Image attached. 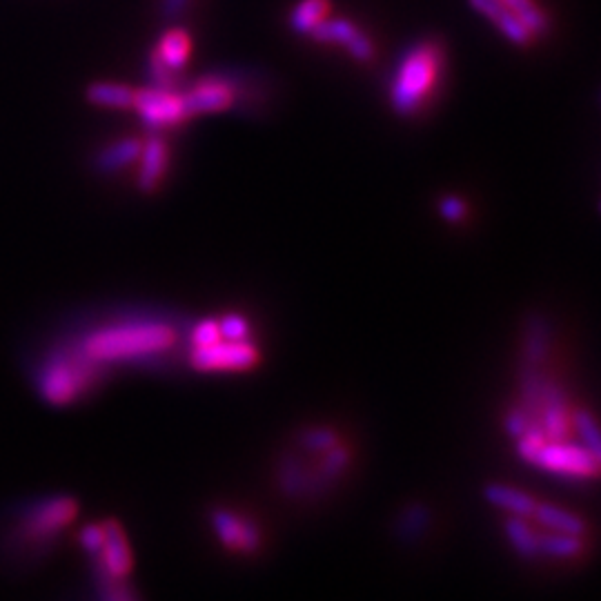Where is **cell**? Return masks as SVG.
I'll return each mask as SVG.
<instances>
[{
    "instance_id": "cell-5",
    "label": "cell",
    "mask_w": 601,
    "mask_h": 601,
    "mask_svg": "<svg viewBox=\"0 0 601 601\" xmlns=\"http://www.w3.org/2000/svg\"><path fill=\"white\" fill-rule=\"evenodd\" d=\"M134 110L141 116L145 127L152 132L176 127L190 118L185 94L179 90H163V87H145L134 94Z\"/></svg>"
},
{
    "instance_id": "cell-30",
    "label": "cell",
    "mask_w": 601,
    "mask_h": 601,
    "mask_svg": "<svg viewBox=\"0 0 601 601\" xmlns=\"http://www.w3.org/2000/svg\"><path fill=\"white\" fill-rule=\"evenodd\" d=\"M81 541L85 550H90L92 555H101L103 550V541H105V530L103 524H92L85 526V530L81 532Z\"/></svg>"
},
{
    "instance_id": "cell-17",
    "label": "cell",
    "mask_w": 601,
    "mask_h": 601,
    "mask_svg": "<svg viewBox=\"0 0 601 601\" xmlns=\"http://www.w3.org/2000/svg\"><path fill=\"white\" fill-rule=\"evenodd\" d=\"M154 52L172 72H181L192 56V38L185 29H167Z\"/></svg>"
},
{
    "instance_id": "cell-21",
    "label": "cell",
    "mask_w": 601,
    "mask_h": 601,
    "mask_svg": "<svg viewBox=\"0 0 601 601\" xmlns=\"http://www.w3.org/2000/svg\"><path fill=\"white\" fill-rule=\"evenodd\" d=\"M506 537L512 544V548H515L517 555L526 559L539 557V535L535 532V528L528 524L526 517L510 515L506 519Z\"/></svg>"
},
{
    "instance_id": "cell-10",
    "label": "cell",
    "mask_w": 601,
    "mask_h": 601,
    "mask_svg": "<svg viewBox=\"0 0 601 601\" xmlns=\"http://www.w3.org/2000/svg\"><path fill=\"white\" fill-rule=\"evenodd\" d=\"M212 528L221 544L236 553H254L261 548V532L250 519H243L232 510H216L212 515Z\"/></svg>"
},
{
    "instance_id": "cell-20",
    "label": "cell",
    "mask_w": 601,
    "mask_h": 601,
    "mask_svg": "<svg viewBox=\"0 0 601 601\" xmlns=\"http://www.w3.org/2000/svg\"><path fill=\"white\" fill-rule=\"evenodd\" d=\"M330 0H301L290 12V29L294 34L310 36L330 16Z\"/></svg>"
},
{
    "instance_id": "cell-31",
    "label": "cell",
    "mask_w": 601,
    "mask_h": 601,
    "mask_svg": "<svg viewBox=\"0 0 601 601\" xmlns=\"http://www.w3.org/2000/svg\"><path fill=\"white\" fill-rule=\"evenodd\" d=\"M530 428V419L524 410H512L506 417V430L512 437H521Z\"/></svg>"
},
{
    "instance_id": "cell-7",
    "label": "cell",
    "mask_w": 601,
    "mask_h": 601,
    "mask_svg": "<svg viewBox=\"0 0 601 601\" xmlns=\"http://www.w3.org/2000/svg\"><path fill=\"white\" fill-rule=\"evenodd\" d=\"M314 41L323 45H337L359 63H372L377 58V49H374L372 38L363 32V29L348 21V18H325V21L310 34Z\"/></svg>"
},
{
    "instance_id": "cell-32",
    "label": "cell",
    "mask_w": 601,
    "mask_h": 601,
    "mask_svg": "<svg viewBox=\"0 0 601 601\" xmlns=\"http://www.w3.org/2000/svg\"><path fill=\"white\" fill-rule=\"evenodd\" d=\"M187 5H190V0H163L161 14L165 18H176L185 12Z\"/></svg>"
},
{
    "instance_id": "cell-2",
    "label": "cell",
    "mask_w": 601,
    "mask_h": 601,
    "mask_svg": "<svg viewBox=\"0 0 601 601\" xmlns=\"http://www.w3.org/2000/svg\"><path fill=\"white\" fill-rule=\"evenodd\" d=\"M446 65L443 45L437 41H419L412 45L394 70L390 83V107L401 118L419 114L430 96L437 92Z\"/></svg>"
},
{
    "instance_id": "cell-13",
    "label": "cell",
    "mask_w": 601,
    "mask_h": 601,
    "mask_svg": "<svg viewBox=\"0 0 601 601\" xmlns=\"http://www.w3.org/2000/svg\"><path fill=\"white\" fill-rule=\"evenodd\" d=\"M103 530H105V541H103L101 557L107 575L114 579H123L130 575L132 570V550L127 546L125 532L116 521H107V524H103Z\"/></svg>"
},
{
    "instance_id": "cell-18",
    "label": "cell",
    "mask_w": 601,
    "mask_h": 601,
    "mask_svg": "<svg viewBox=\"0 0 601 601\" xmlns=\"http://www.w3.org/2000/svg\"><path fill=\"white\" fill-rule=\"evenodd\" d=\"M539 526H544L546 530L553 532H564V535H575V537H584L586 535V524L584 519L577 517L575 512L561 510L557 506L550 504H537L532 517Z\"/></svg>"
},
{
    "instance_id": "cell-6",
    "label": "cell",
    "mask_w": 601,
    "mask_h": 601,
    "mask_svg": "<svg viewBox=\"0 0 601 601\" xmlns=\"http://www.w3.org/2000/svg\"><path fill=\"white\" fill-rule=\"evenodd\" d=\"M192 366L201 372H241L259 363V350L252 341H225L219 339L210 346L194 348Z\"/></svg>"
},
{
    "instance_id": "cell-28",
    "label": "cell",
    "mask_w": 601,
    "mask_h": 601,
    "mask_svg": "<svg viewBox=\"0 0 601 601\" xmlns=\"http://www.w3.org/2000/svg\"><path fill=\"white\" fill-rule=\"evenodd\" d=\"M439 214L448 223H461V221H466V216H468V203L452 194L443 196V199L439 201Z\"/></svg>"
},
{
    "instance_id": "cell-24",
    "label": "cell",
    "mask_w": 601,
    "mask_h": 601,
    "mask_svg": "<svg viewBox=\"0 0 601 601\" xmlns=\"http://www.w3.org/2000/svg\"><path fill=\"white\" fill-rule=\"evenodd\" d=\"M573 426L581 439V446L599 455V430L593 415L588 410H577L573 415Z\"/></svg>"
},
{
    "instance_id": "cell-23",
    "label": "cell",
    "mask_w": 601,
    "mask_h": 601,
    "mask_svg": "<svg viewBox=\"0 0 601 601\" xmlns=\"http://www.w3.org/2000/svg\"><path fill=\"white\" fill-rule=\"evenodd\" d=\"M504 3L519 16V21L524 23L535 36L548 32L550 18L546 16L544 9L535 3V0H504Z\"/></svg>"
},
{
    "instance_id": "cell-29",
    "label": "cell",
    "mask_w": 601,
    "mask_h": 601,
    "mask_svg": "<svg viewBox=\"0 0 601 601\" xmlns=\"http://www.w3.org/2000/svg\"><path fill=\"white\" fill-rule=\"evenodd\" d=\"M219 339H221V332H219V323L216 321L205 319L194 325V330H192V346L194 348L210 346V343L219 341Z\"/></svg>"
},
{
    "instance_id": "cell-11",
    "label": "cell",
    "mask_w": 601,
    "mask_h": 601,
    "mask_svg": "<svg viewBox=\"0 0 601 601\" xmlns=\"http://www.w3.org/2000/svg\"><path fill=\"white\" fill-rule=\"evenodd\" d=\"M470 7L479 12L484 18L495 25L501 34H504L512 45L517 47H530L535 43V34L519 21V16L504 3V0H468Z\"/></svg>"
},
{
    "instance_id": "cell-26",
    "label": "cell",
    "mask_w": 601,
    "mask_h": 601,
    "mask_svg": "<svg viewBox=\"0 0 601 601\" xmlns=\"http://www.w3.org/2000/svg\"><path fill=\"white\" fill-rule=\"evenodd\" d=\"M219 323L221 339L225 341H245L250 337V323L241 314H225Z\"/></svg>"
},
{
    "instance_id": "cell-1",
    "label": "cell",
    "mask_w": 601,
    "mask_h": 601,
    "mask_svg": "<svg viewBox=\"0 0 601 601\" xmlns=\"http://www.w3.org/2000/svg\"><path fill=\"white\" fill-rule=\"evenodd\" d=\"M176 341V332L167 323L132 321L87 334L81 354L92 363H114L154 357L170 350Z\"/></svg>"
},
{
    "instance_id": "cell-9",
    "label": "cell",
    "mask_w": 601,
    "mask_h": 601,
    "mask_svg": "<svg viewBox=\"0 0 601 601\" xmlns=\"http://www.w3.org/2000/svg\"><path fill=\"white\" fill-rule=\"evenodd\" d=\"M167 170H170V145H167L163 136L152 132L141 147L136 187L143 194H154L161 187Z\"/></svg>"
},
{
    "instance_id": "cell-16",
    "label": "cell",
    "mask_w": 601,
    "mask_h": 601,
    "mask_svg": "<svg viewBox=\"0 0 601 601\" xmlns=\"http://www.w3.org/2000/svg\"><path fill=\"white\" fill-rule=\"evenodd\" d=\"M484 495L488 499V504L508 512V515H512V517L530 519L532 512H535V508L539 504V501L535 497H530L528 492L506 486V484H490V486H486Z\"/></svg>"
},
{
    "instance_id": "cell-19",
    "label": "cell",
    "mask_w": 601,
    "mask_h": 601,
    "mask_svg": "<svg viewBox=\"0 0 601 601\" xmlns=\"http://www.w3.org/2000/svg\"><path fill=\"white\" fill-rule=\"evenodd\" d=\"M134 94L130 85H121V83H92L85 90V98L92 105L98 107H110V110H130L134 105Z\"/></svg>"
},
{
    "instance_id": "cell-27",
    "label": "cell",
    "mask_w": 601,
    "mask_h": 601,
    "mask_svg": "<svg viewBox=\"0 0 601 601\" xmlns=\"http://www.w3.org/2000/svg\"><path fill=\"white\" fill-rule=\"evenodd\" d=\"M150 78H152V87H163V90H174L176 85V72H172L167 67L156 52L150 54Z\"/></svg>"
},
{
    "instance_id": "cell-22",
    "label": "cell",
    "mask_w": 601,
    "mask_h": 601,
    "mask_svg": "<svg viewBox=\"0 0 601 601\" xmlns=\"http://www.w3.org/2000/svg\"><path fill=\"white\" fill-rule=\"evenodd\" d=\"M584 550V537L564 535V532L548 530V535H539V555L553 559H577Z\"/></svg>"
},
{
    "instance_id": "cell-8",
    "label": "cell",
    "mask_w": 601,
    "mask_h": 601,
    "mask_svg": "<svg viewBox=\"0 0 601 601\" xmlns=\"http://www.w3.org/2000/svg\"><path fill=\"white\" fill-rule=\"evenodd\" d=\"M183 94L192 116L219 114L239 103V92L228 76H205Z\"/></svg>"
},
{
    "instance_id": "cell-3",
    "label": "cell",
    "mask_w": 601,
    "mask_h": 601,
    "mask_svg": "<svg viewBox=\"0 0 601 601\" xmlns=\"http://www.w3.org/2000/svg\"><path fill=\"white\" fill-rule=\"evenodd\" d=\"M519 457L530 466L546 470L550 475H561L570 479H595L599 472V455L590 452L579 443H568L564 439H548L537 428H528L517 437Z\"/></svg>"
},
{
    "instance_id": "cell-25",
    "label": "cell",
    "mask_w": 601,
    "mask_h": 601,
    "mask_svg": "<svg viewBox=\"0 0 601 601\" xmlns=\"http://www.w3.org/2000/svg\"><path fill=\"white\" fill-rule=\"evenodd\" d=\"M337 432L330 428H310L301 435V446L310 452H328L337 446Z\"/></svg>"
},
{
    "instance_id": "cell-4",
    "label": "cell",
    "mask_w": 601,
    "mask_h": 601,
    "mask_svg": "<svg viewBox=\"0 0 601 601\" xmlns=\"http://www.w3.org/2000/svg\"><path fill=\"white\" fill-rule=\"evenodd\" d=\"M96 363L87 361L83 354L76 357H56L45 366L41 377L43 397L56 406H67L78 399L92 379V370Z\"/></svg>"
},
{
    "instance_id": "cell-14",
    "label": "cell",
    "mask_w": 601,
    "mask_h": 601,
    "mask_svg": "<svg viewBox=\"0 0 601 601\" xmlns=\"http://www.w3.org/2000/svg\"><path fill=\"white\" fill-rule=\"evenodd\" d=\"M143 141L136 136H127V139L114 141L112 145L103 147L101 152L94 156L92 167L98 174H116L125 170V167L134 165L141 156Z\"/></svg>"
},
{
    "instance_id": "cell-12",
    "label": "cell",
    "mask_w": 601,
    "mask_h": 601,
    "mask_svg": "<svg viewBox=\"0 0 601 601\" xmlns=\"http://www.w3.org/2000/svg\"><path fill=\"white\" fill-rule=\"evenodd\" d=\"M78 512V504L72 497H56L49 499L47 504H43L41 508H36L32 512V517H29V532L36 537H47L54 535L56 530L65 528L67 524H72L74 517Z\"/></svg>"
},
{
    "instance_id": "cell-15",
    "label": "cell",
    "mask_w": 601,
    "mask_h": 601,
    "mask_svg": "<svg viewBox=\"0 0 601 601\" xmlns=\"http://www.w3.org/2000/svg\"><path fill=\"white\" fill-rule=\"evenodd\" d=\"M541 412H544V430L548 439H566L568 426V410L566 397L557 386L541 388Z\"/></svg>"
}]
</instances>
